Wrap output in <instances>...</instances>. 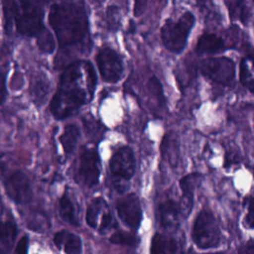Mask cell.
Listing matches in <instances>:
<instances>
[{
    "mask_svg": "<svg viewBox=\"0 0 254 254\" xmlns=\"http://www.w3.org/2000/svg\"><path fill=\"white\" fill-rule=\"evenodd\" d=\"M200 72L210 80L222 84L229 85L235 77L234 62L226 57L206 58L199 63Z\"/></svg>",
    "mask_w": 254,
    "mask_h": 254,
    "instance_id": "obj_6",
    "label": "cell"
},
{
    "mask_svg": "<svg viewBox=\"0 0 254 254\" xmlns=\"http://www.w3.org/2000/svg\"><path fill=\"white\" fill-rule=\"evenodd\" d=\"M179 245L172 236L156 233L151 242V254H178Z\"/></svg>",
    "mask_w": 254,
    "mask_h": 254,
    "instance_id": "obj_15",
    "label": "cell"
},
{
    "mask_svg": "<svg viewBox=\"0 0 254 254\" xmlns=\"http://www.w3.org/2000/svg\"><path fill=\"white\" fill-rule=\"evenodd\" d=\"M253 1H254V0H253Z\"/></svg>",
    "mask_w": 254,
    "mask_h": 254,
    "instance_id": "obj_35",
    "label": "cell"
},
{
    "mask_svg": "<svg viewBox=\"0 0 254 254\" xmlns=\"http://www.w3.org/2000/svg\"><path fill=\"white\" fill-rule=\"evenodd\" d=\"M157 213L160 224L165 228H172L178 225L182 208L176 201L168 199L159 204Z\"/></svg>",
    "mask_w": 254,
    "mask_h": 254,
    "instance_id": "obj_13",
    "label": "cell"
},
{
    "mask_svg": "<svg viewBox=\"0 0 254 254\" xmlns=\"http://www.w3.org/2000/svg\"><path fill=\"white\" fill-rule=\"evenodd\" d=\"M83 62H74L67 65L61 74L59 87L50 103V110L55 118L64 119L87 100V93L79 84L82 77Z\"/></svg>",
    "mask_w": 254,
    "mask_h": 254,
    "instance_id": "obj_2",
    "label": "cell"
},
{
    "mask_svg": "<svg viewBox=\"0 0 254 254\" xmlns=\"http://www.w3.org/2000/svg\"><path fill=\"white\" fill-rule=\"evenodd\" d=\"M49 92V81L46 79L38 80L37 83L33 86V95L36 99L44 100L47 93Z\"/></svg>",
    "mask_w": 254,
    "mask_h": 254,
    "instance_id": "obj_27",
    "label": "cell"
},
{
    "mask_svg": "<svg viewBox=\"0 0 254 254\" xmlns=\"http://www.w3.org/2000/svg\"><path fill=\"white\" fill-rule=\"evenodd\" d=\"M59 209H60V214L64 221L75 226L78 225L73 202L65 192L62 195V197L59 200Z\"/></svg>",
    "mask_w": 254,
    "mask_h": 254,
    "instance_id": "obj_21",
    "label": "cell"
},
{
    "mask_svg": "<svg viewBox=\"0 0 254 254\" xmlns=\"http://www.w3.org/2000/svg\"><path fill=\"white\" fill-rule=\"evenodd\" d=\"M225 43L222 38L215 34H203L196 43L195 50L198 54H217L225 50Z\"/></svg>",
    "mask_w": 254,
    "mask_h": 254,
    "instance_id": "obj_14",
    "label": "cell"
},
{
    "mask_svg": "<svg viewBox=\"0 0 254 254\" xmlns=\"http://www.w3.org/2000/svg\"><path fill=\"white\" fill-rule=\"evenodd\" d=\"M46 0H3L5 27L28 37H36L45 26L43 23Z\"/></svg>",
    "mask_w": 254,
    "mask_h": 254,
    "instance_id": "obj_3",
    "label": "cell"
},
{
    "mask_svg": "<svg viewBox=\"0 0 254 254\" xmlns=\"http://www.w3.org/2000/svg\"><path fill=\"white\" fill-rule=\"evenodd\" d=\"M147 0H134V8L133 13L135 17H140L146 9Z\"/></svg>",
    "mask_w": 254,
    "mask_h": 254,
    "instance_id": "obj_31",
    "label": "cell"
},
{
    "mask_svg": "<svg viewBox=\"0 0 254 254\" xmlns=\"http://www.w3.org/2000/svg\"><path fill=\"white\" fill-rule=\"evenodd\" d=\"M111 174L121 180H130L135 173L136 161L132 149L128 146L119 148L109 161Z\"/></svg>",
    "mask_w": 254,
    "mask_h": 254,
    "instance_id": "obj_11",
    "label": "cell"
},
{
    "mask_svg": "<svg viewBox=\"0 0 254 254\" xmlns=\"http://www.w3.org/2000/svg\"><path fill=\"white\" fill-rule=\"evenodd\" d=\"M110 242L113 244L123 245V246H129V247H135L139 244V238L130 232H126L123 230H118L114 232L110 238Z\"/></svg>",
    "mask_w": 254,
    "mask_h": 254,
    "instance_id": "obj_24",
    "label": "cell"
},
{
    "mask_svg": "<svg viewBox=\"0 0 254 254\" xmlns=\"http://www.w3.org/2000/svg\"><path fill=\"white\" fill-rule=\"evenodd\" d=\"M205 254H223L222 252H214V253H205Z\"/></svg>",
    "mask_w": 254,
    "mask_h": 254,
    "instance_id": "obj_34",
    "label": "cell"
},
{
    "mask_svg": "<svg viewBox=\"0 0 254 254\" xmlns=\"http://www.w3.org/2000/svg\"><path fill=\"white\" fill-rule=\"evenodd\" d=\"M247 211L244 217V223L249 228H254V195H251L247 200Z\"/></svg>",
    "mask_w": 254,
    "mask_h": 254,
    "instance_id": "obj_28",
    "label": "cell"
},
{
    "mask_svg": "<svg viewBox=\"0 0 254 254\" xmlns=\"http://www.w3.org/2000/svg\"><path fill=\"white\" fill-rule=\"evenodd\" d=\"M36 39H37L36 40L37 45L43 53L52 54L55 51V48H56L55 39L48 29L44 28L42 31H40L36 36Z\"/></svg>",
    "mask_w": 254,
    "mask_h": 254,
    "instance_id": "obj_23",
    "label": "cell"
},
{
    "mask_svg": "<svg viewBox=\"0 0 254 254\" xmlns=\"http://www.w3.org/2000/svg\"><path fill=\"white\" fill-rule=\"evenodd\" d=\"M194 22L195 18L190 11L185 12L178 20L168 19L161 28V40L165 48L174 54L182 53Z\"/></svg>",
    "mask_w": 254,
    "mask_h": 254,
    "instance_id": "obj_4",
    "label": "cell"
},
{
    "mask_svg": "<svg viewBox=\"0 0 254 254\" xmlns=\"http://www.w3.org/2000/svg\"><path fill=\"white\" fill-rule=\"evenodd\" d=\"M111 223H112V215L108 211V208H107L104 211V213L102 214V216H101V218L99 220V224H98L97 230L99 231V233L103 234V233H105L109 229Z\"/></svg>",
    "mask_w": 254,
    "mask_h": 254,
    "instance_id": "obj_29",
    "label": "cell"
},
{
    "mask_svg": "<svg viewBox=\"0 0 254 254\" xmlns=\"http://www.w3.org/2000/svg\"><path fill=\"white\" fill-rule=\"evenodd\" d=\"M62 248H64V251L66 254H81V250H82L81 239L76 234L69 233L66 231Z\"/></svg>",
    "mask_w": 254,
    "mask_h": 254,
    "instance_id": "obj_25",
    "label": "cell"
},
{
    "mask_svg": "<svg viewBox=\"0 0 254 254\" xmlns=\"http://www.w3.org/2000/svg\"><path fill=\"white\" fill-rule=\"evenodd\" d=\"M107 209V205L106 202L103 198L101 197H96L94 198L88 205L87 209H86V215H85V219H86V223L94 229H97L98 224H99V220H100V216H102V214L104 213V211Z\"/></svg>",
    "mask_w": 254,
    "mask_h": 254,
    "instance_id": "obj_19",
    "label": "cell"
},
{
    "mask_svg": "<svg viewBox=\"0 0 254 254\" xmlns=\"http://www.w3.org/2000/svg\"><path fill=\"white\" fill-rule=\"evenodd\" d=\"M237 254H254V239H250L242 244L238 248Z\"/></svg>",
    "mask_w": 254,
    "mask_h": 254,
    "instance_id": "obj_32",
    "label": "cell"
},
{
    "mask_svg": "<svg viewBox=\"0 0 254 254\" xmlns=\"http://www.w3.org/2000/svg\"><path fill=\"white\" fill-rule=\"evenodd\" d=\"M28 245H29V238L28 236H23L16 245V254H27L28 252Z\"/></svg>",
    "mask_w": 254,
    "mask_h": 254,
    "instance_id": "obj_30",
    "label": "cell"
},
{
    "mask_svg": "<svg viewBox=\"0 0 254 254\" xmlns=\"http://www.w3.org/2000/svg\"><path fill=\"white\" fill-rule=\"evenodd\" d=\"M79 135L80 131L76 125L67 124L64 126V131L60 136V142L66 155H69L75 149Z\"/></svg>",
    "mask_w": 254,
    "mask_h": 254,
    "instance_id": "obj_20",
    "label": "cell"
},
{
    "mask_svg": "<svg viewBox=\"0 0 254 254\" xmlns=\"http://www.w3.org/2000/svg\"><path fill=\"white\" fill-rule=\"evenodd\" d=\"M239 77L243 86L254 93V54H249L241 59Z\"/></svg>",
    "mask_w": 254,
    "mask_h": 254,
    "instance_id": "obj_17",
    "label": "cell"
},
{
    "mask_svg": "<svg viewBox=\"0 0 254 254\" xmlns=\"http://www.w3.org/2000/svg\"><path fill=\"white\" fill-rule=\"evenodd\" d=\"M116 210L119 218L126 225L135 230L139 228L143 211L140 200L135 193H129L120 198L116 203Z\"/></svg>",
    "mask_w": 254,
    "mask_h": 254,
    "instance_id": "obj_10",
    "label": "cell"
},
{
    "mask_svg": "<svg viewBox=\"0 0 254 254\" xmlns=\"http://www.w3.org/2000/svg\"><path fill=\"white\" fill-rule=\"evenodd\" d=\"M83 65H84V70H85V74H86L87 92H88L89 98H92L95 87H96V74L94 71V67L90 62L84 61Z\"/></svg>",
    "mask_w": 254,
    "mask_h": 254,
    "instance_id": "obj_26",
    "label": "cell"
},
{
    "mask_svg": "<svg viewBox=\"0 0 254 254\" xmlns=\"http://www.w3.org/2000/svg\"><path fill=\"white\" fill-rule=\"evenodd\" d=\"M96 64L100 75L104 81L109 83H116L122 78V58L112 48H101L96 55Z\"/></svg>",
    "mask_w": 254,
    "mask_h": 254,
    "instance_id": "obj_7",
    "label": "cell"
},
{
    "mask_svg": "<svg viewBox=\"0 0 254 254\" xmlns=\"http://www.w3.org/2000/svg\"><path fill=\"white\" fill-rule=\"evenodd\" d=\"M201 175L198 173H191L180 180V188L182 190V202L183 206L182 213L185 212V215L188 216L192 208L193 203V193L196 186H198L199 181L201 180Z\"/></svg>",
    "mask_w": 254,
    "mask_h": 254,
    "instance_id": "obj_12",
    "label": "cell"
},
{
    "mask_svg": "<svg viewBox=\"0 0 254 254\" xmlns=\"http://www.w3.org/2000/svg\"><path fill=\"white\" fill-rule=\"evenodd\" d=\"M191 238L193 243L200 249H212L220 245L221 231L215 216L208 209H202L196 216Z\"/></svg>",
    "mask_w": 254,
    "mask_h": 254,
    "instance_id": "obj_5",
    "label": "cell"
},
{
    "mask_svg": "<svg viewBox=\"0 0 254 254\" xmlns=\"http://www.w3.org/2000/svg\"><path fill=\"white\" fill-rule=\"evenodd\" d=\"M49 23L61 48L82 42L88 33V21L84 8L72 2L52 5Z\"/></svg>",
    "mask_w": 254,
    "mask_h": 254,
    "instance_id": "obj_1",
    "label": "cell"
},
{
    "mask_svg": "<svg viewBox=\"0 0 254 254\" xmlns=\"http://www.w3.org/2000/svg\"><path fill=\"white\" fill-rule=\"evenodd\" d=\"M162 155L173 167H176L179 163L180 158V148L178 138L174 133H168L163 139L162 146Z\"/></svg>",
    "mask_w": 254,
    "mask_h": 254,
    "instance_id": "obj_16",
    "label": "cell"
},
{
    "mask_svg": "<svg viewBox=\"0 0 254 254\" xmlns=\"http://www.w3.org/2000/svg\"><path fill=\"white\" fill-rule=\"evenodd\" d=\"M18 233L17 225L12 221H5L1 226L0 234V252L1 254H10Z\"/></svg>",
    "mask_w": 254,
    "mask_h": 254,
    "instance_id": "obj_18",
    "label": "cell"
},
{
    "mask_svg": "<svg viewBox=\"0 0 254 254\" xmlns=\"http://www.w3.org/2000/svg\"><path fill=\"white\" fill-rule=\"evenodd\" d=\"M228 11L232 20L239 21L243 24H246L251 17L250 10L244 0H232L228 4Z\"/></svg>",
    "mask_w": 254,
    "mask_h": 254,
    "instance_id": "obj_22",
    "label": "cell"
},
{
    "mask_svg": "<svg viewBox=\"0 0 254 254\" xmlns=\"http://www.w3.org/2000/svg\"><path fill=\"white\" fill-rule=\"evenodd\" d=\"M4 188L7 195L16 203H26L32 196V185L21 171H15L4 179Z\"/></svg>",
    "mask_w": 254,
    "mask_h": 254,
    "instance_id": "obj_9",
    "label": "cell"
},
{
    "mask_svg": "<svg viewBox=\"0 0 254 254\" xmlns=\"http://www.w3.org/2000/svg\"><path fill=\"white\" fill-rule=\"evenodd\" d=\"M100 176L99 156L95 148H83L79 155V165L75 181L87 188L98 184Z\"/></svg>",
    "mask_w": 254,
    "mask_h": 254,
    "instance_id": "obj_8",
    "label": "cell"
},
{
    "mask_svg": "<svg viewBox=\"0 0 254 254\" xmlns=\"http://www.w3.org/2000/svg\"><path fill=\"white\" fill-rule=\"evenodd\" d=\"M65 234H66V230H61V231H58L57 233H55V235H54V243L59 249H62Z\"/></svg>",
    "mask_w": 254,
    "mask_h": 254,
    "instance_id": "obj_33",
    "label": "cell"
}]
</instances>
